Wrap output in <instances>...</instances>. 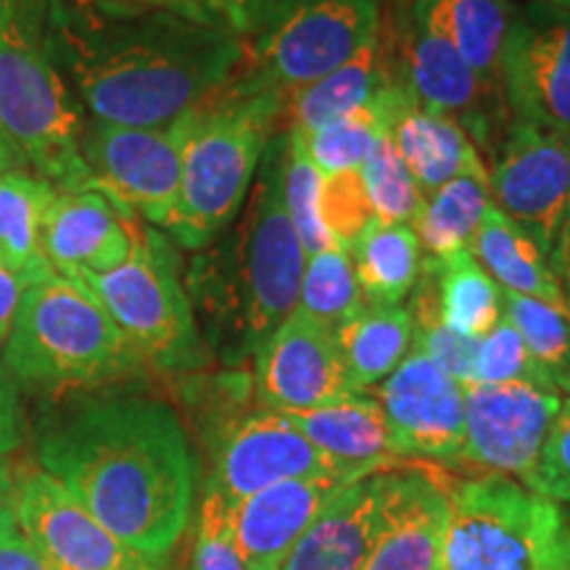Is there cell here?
<instances>
[{
    "label": "cell",
    "mask_w": 570,
    "mask_h": 570,
    "mask_svg": "<svg viewBox=\"0 0 570 570\" xmlns=\"http://www.w3.org/2000/svg\"><path fill=\"white\" fill-rule=\"evenodd\" d=\"M38 458L106 531L148 558H167L188 529L196 460L167 404H85L42 433Z\"/></svg>",
    "instance_id": "1"
},
{
    "label": "cell",
    "mask_w": 570,
    "mask_h": 570,
    "mask_svg": "<svg viewBox=\"0 0 570 570\" xmlns=\"http://www.w3.org/2000/svg\"><path fill=\"white\" fill-rule=\"evenodd\" d=\"M51 59L98 122L159 127L217 96L244 63V40L167 11L127 21L53 13Z\"/></svg>",
    "instance_id": "2"
},
{
    "label": "cell",
    "mask_w": 570,
    "mask_h": 570,
    "mask_svg": "<svg viewBox=\"0 0 570 570\" xmlns=\"http://www.w3.org/2000/svg\"><path fill=\"white\" fill-rule=\"evenodd\" d=\"M3 365L17 386L61 394L125 381L146 362L80 277L53 273L21 296Z\"/></svg>",
    "instance_id": "3"
},
{
    "label": "cell",
    "mask_w": 570,
    "mask_h": 570,
    "mask_svg": "<svg viewBox=\"0 0 570 570\" xmlns=\"http://www.w3.org/2000/svg\"><path fill=\"white\" fill-rule=\"evenodd\" d=\"M281 119L283 96L235 80L190 111L180 194L167 225L177 244L204 248L233 223Z\"/></svg>",
    "instance_id": "4"
},
{
    "label": "cell",
    "mask_w": 570,
    "mask_h": 570,
    "mask_svg": "<svg viewBox=\"0 0 570 570\" xmlns=\"http://www.w3.org/2000/svg\"><path fill=\"white\" fill-rule=\"evenodd\" d=\"M0 135L19 164L59 190H96L85 125L24 0H0Z\"/></svg>",
    "instance_id": "5"
},
{
    "label": "cell",
    "mask_w": 570,
    "mask_h": 570,
    "mask_svg": "<svg viewBox=\"0 0 570 570\" xmlns=\"http://www.w3.org/2000/svg\"><path fill=\"white\" fill-rule=\"evenodd\" d=\"M446 494L439 570H570V520L558 502L504 475Z\"/></svg>",
    "instance_id": "6"
},
{
    "label": "cell",
    "mask_w": 570,
    "mask_h": 570,
    "mask_svg": "<svg viewBox=\"0 0 570 570\" xmlns=\"http://www.w3.org/2000/svg\"><path fill=\"white\" fill-rule=\"evenodd\" d=\"M381 30L377 0H256L233 80L285 98L352 61Z\"/></svg>",
    "instance_id": "7"
},
{
    "label": "cell",
    "mask_w": 570,
    "mask_h": 570,
    "mask_svg": "<svg viewBox=\"0 0 570 570\" xmlns=\"http://www.w3.org/2000/svg\"><path fill=\"white\" fill-rule=\"evenodd\" d=\"M142 362L159 370H194L206 360L194 306L167 240L142 225L130 259L109 273L82 275Z\"/></svg>",
    "instance_id": "8"
},
{
    "label": "cell",
    "mask_w": 570,
    "mask_h": 570,
    "mask_svg": "<svg viewBox=\"0 0 570 570\" xmlns=\"http://www.w3.org/2000/svg\"><path fill=\"white\" fill-rule=\"evenodd\" d=\"M285 148L288 135L267 142L252 185L244 219L240 285H244V348L256 352L291 312H296L306 252L285 204Z\"/></svg>",
    "instance_id": "9"
},
{
    "label": "cell",
    "mask_w": 570,
    "mask_h": 570,
    "mask_svg": "<svg viewBox=\"0 0 570 570\" xmlns=\"http://www.w3.org/2000/svg\"><path fill=\"white\" fill-rule=\"evenodd\" d=\"M188 122L190 111L159 127H127L96 119L82 138V156L96 190L148 225L167 230L180 194Z\"/></svg>",
    "instance_id": "10"
},
{
    "label": "cell",
    "mask_w": 570,
    "mask_h": 570,
    "mask_svg": "<svg viewBox=\"0 0 570 570\" xmlns=\"http://www.w3.org/2000/svg\"><path fill=\"white\" fill-rule=\"evenodd\" d=\"M499 90L515 122L570 142V11L533 0L512 13Z\"/></svg>",
    "instance_id": "11"
},
{
    "label": "cell",
    "mask_w": 570,
    "mask_h": 570,
    "mask_svg": "<svg viewBox=\"0 0 570 570\" xmlns=\"http://www.w3.org/2000/svg\"><path fill=\"white\" fill-rule=\"evenodd\" d=\"M13 512L51 570H161L106 531L88 510L42 468H24L13 479Z\"/></svg>",
    "instance_id": "12"
},
{
    "label": "cell",
    "mask_w": 570,
    "mask_h": 570,
    "mask_svg": "<svg viewBox=\"0 0 570 570\" xmlns=\"http://www.w3.org/2000/svg\"><path fill=\"white\" fill-rule=\"evenodd\" d=\"M462 462L529 487L562 394L531 383H468Z\"/></svg>",
    "instance_id": "13"
},
{
    "label": "cell",
    "mask_w": 570,
    "mask_h": 570,
    "mask_svg": "<svg viewBox=\"0 0 570 570\" xmlns=\"http://www.w3.org/2000/svg\"><path fill=\"white\" fill-rule=\"evenodd\" d=\"M489 180L491 204L550 259L570 206V142L515 122Z\"/></svg>",
    "instance_id": "14"
},
{
    "label": "cell",
    "mask_w": 570,
    "mask_h": 570,
    "mask_svg": "<svg viewBox=\"0 0 570 570\" xmlns=\"http://www.w3.org/2000/svg\"><path fill=\"white\" fill-rule=\"evenodd\" d=\"M323 475L365 479L320 452L283 412L259 410L238 420L225 433L206 489L217 491L227 504H235L275 483Z\"/></svg>",
    "instance_id": "15"
},
{
    "label": "cell",
    "mask_w": 570,
    "mask_h": 570,
    "mask_svg": "<svg viewBox=\"0 0 570 570\" xmlns=\"http://www.w3.org/2000/svg\"><path fill=\"white\" fill-rule=\"evenodd\" d=\"M386 412L399 458L460 460L465 446V391L458 377L412 344L386 381L373 389Z\"/></svg>",
    "instance_id": "16"
},
{
    "label": "cell",
    "mask_w": 570,
    "mask_h": 570,
    "mask_svg": "<svg viewBox=\"0 0 570 570\" xmlns=\"http://www.w3.org/2000/svg\"><path fill=\"white\" fill-rule=\"evenodd\" d=\"M256 394L265 410L294 415L352 394L336 336L296 309L256 346Z\"/></svg>",
    "instance_id": "17"
},
{
    "label": "cell",
    "mask_w": 570,
    "mask_h": 570,
    "mask_svg": "<svg viewBox=\"0 0 570 570\" xmlns=\"http://www.w3.org/2000/svg\"><path fill=\"white\" fill-rule=\"evenodd\" d=\"M399 473L381 470L338 491L277 570H365L394 512Z\"/></svg>",
    "instance_id": "18"
},
{
    "label": "cell",
    "mask_w": 570,
    "mask_h": 570,
    "mask_svg": "<svg viewBox=\"0 0 570 570\" xmlns=\"http://www.w3.org/2000/svg\"><path fill=\"white\" fill-rule=\"evenodd\" d=\"M142 225L101 190H59L48 206L42 252L59 275L109 273L130 259Z\"/></svg>",
    "instance_id": "19"
},
{
    "label": "cell",
    "mask_w": 570,
    "mask_h": 570,
    "mask_svg": "<svg viewBox=\"0 0 570 570\" xmlns=\"http://www.w3.org/2000/svg\"><path fill=\"white\" fill-rule=\"evenodd\" d=\"M354 479L323 475L267 487L230 504L233 537L248 570H277L291 547Z\"/></svg>",
    "instance_id": "20"
},
{
    "label": "cell",
    "mask_w": 570,
    "mask_h": 570,
    "mask_svg": "<svg viewBox=\"0 0 570 570\" xmlns=\"http://www.w3.org/2000/svg\"><path fill=\"white\" fill-rule=\"evenodd\" d=\"M373 106L383 132L394 142L423 196L483 161L462 122L446 114L423 109L399 77L375 98Z\"/></svg>",
    "instance_id": "21"
},
{
    "label": "cell",
    "mask_w": 570,
    "mask_h": 570,
    "mask_svg": "<svg viewBox=\"0 0 570 570\" xmlns=\"http://www.w3.org/2000/svg\"><path fill=\"white\" fill-rule=\"evenodd\" d=\"M396 38V56L391 61L410 96L428 111L446 114L452 119L468 117L470 122L487 92L462 56L425 24L415 3L399 21Z\"/></svg>",
    "instance_id": "22"
},
{
    "label": "cell",
    "mask_w": 570,
    "mask_h": 570,
    "mask_svg": "<svg viewBox=\"0 0 570 570\" xmlns=\"http://www.w3.org/2000/svg\"><path fill=\"white\" fill-rule=\"evenodd\" d=\"M285 417L320 452L354 473H381L399 460L386 412L367 394H348L325 407L294 412Z\"/></svg>",
    "instance_id": "23"
},
{
    "label": "cell",
    "mask_w": 570,
    "mask_h": 570,
    "mask_svg": "<svg viewBox=\"0 0 570 570\" xmlns=\"http://www.w3.org/2000/svg\"><path fill=\"white\" fill-rule=\"evenodd\" d=\"M394 61L386 51L383 30L373 42H367L352 61L341 63L331 75L291 90L283 98L285 132L306 138L333 119L346 117L356 109H365L394 82Z\"/></svg>",
    "instance_id": "24"
},
{
    "label": "cell",
    "mask_w": 570,
    "mask_h": 570,
    "mask_svg": "<svg viewBox=\"0 0 570 570\" xmlns=\"http://www.w3.org/2000/svg\"><path fill=\"white\" fill-rule=\"evenodd\" d=\"M446 489L423 473H399L394 512L365 570H439Z\"/></svg>",
    "instance_id": "25"
},
{
    "label": "cell",
    "mask_w": 570,
    "mask_h": 570,
    "mask_svg": "<svg viewBox=\"0 0 570 570\" xmlns=\"http://www.w3.org/2000/svg\"><path fill=\"white\" fill-rule=\"evenodd\" d=\"M417 13L473 69L483 92L499 90L512 13L510 0H415Z\"/></svg>",
    "instance_id": "26"
},
{
    "label": "cell",
    "mask_w": 570,
    "mask_h": 570,
    "mask_svg": "<svg viewBox=\"0 0 570 570\" xmlns=\"http://www.w3.org/2000/svg\"><path fill=\"white\" fill-rule=\"evenodd\" d=\"M352 394H367L402 365L412 348L410 309L402 304H365L336 333Z\"/></svg>",
    "instance_id": "27"
},
{
    "label": "cell",
    "mask_w": 570,
    "mask_h": 570,
    "mask_svg": "<svg viewBox=\"0 0 570 570\" xmlns=\"http://www.w3.org/2000/svg\"><path fill=\"white\" fill-rule=\"evenodd\" d=\"M423 277L441 323L460 336L481 341L504 315L502 288L470 252L431 256Z\"/></svg>",
    "instance_id": "28"
},
{
    "label": "cell",
    "mask_w": 570,
    "mask_h": 570,
    "mask_svg": "<svg viewBox=\"0 0 570 570\" xmlns=\"http://www.w3.org/2000/svg\"><path fill=\"white\" fill-rule=\"evenodd\" d=\"M470 254L479 259V265L494 277L502 291L539 298V302L554 306H568L558 281H554L550 259L494 204L483 214L479 233L470 244Z\"/></svg>",
    "instance_id": "29"
},
{
    "label": "cell",
    "mask_w": 570,
    "mask_h": 570,
    "mask_svg": "<svg viewBox=\"0 0 570 570\" xmlns=\"http://www.w3.org/2000/svg\"><path fill=\"white\" fill-rule=\"evenodd\" d=\"M365 304H402L423 273V246L407 223H377L346 248Z\"/></svg>",
    "instance_id": "30"
},
{
    "label": "cell",
    "mask_w": 570,
    "mask_h": 570,
    "mask_svg": "<svg viewBox=\"0 0 570 570\" xmlns=\"http://www.w3.org/2000/svg\"><path fill=\"white\" fill-rule=\"evenodd\" d=\"M489 206V167L487 161H479L433 194L423 196V204L412 219L420 246L431 256L470 252V244H473Z\"/></svg>",
    "instance_id": "31"
},
{
    "label": "cell",
    "mask_w": 570,
    "mask_h": 570,
    "mask_svg": "<svg viewBox=\"0 0 570 570\" xmlns=\"http://www.w3.org/2000/svg\"><path fill=\"white\" fill-rule=\"evenodd\" d=\"M56 185L32 169L0 173V256L32 283L53 275L42 252V227Z\"/></svg>",
    "instance_id": "32"
},
{
    "label": "cell",
    "mask_w": 570,
    "mask_h": 570,
    "mask_svg": "<svg viewBox=\"0 0 570 570\" xmlns=\"http://www.w3.org/2000/svg\"><path fill=\"white\" fill-rule=\"evenodd\" d=\"M504 317L529 346L533 362L558 394L570 396V309L502 291Z\"/></svg>",
    "instance_id": "33"
},
{
    "label": "cell",
    "mask_w": 570,
    "mask_h": 570,
    "mask_svg": "<svg viewBox=\"0 0 570 570\" xmlns=\"http://www.w3.org/2000/svg\"><path fill=\"white\" fill-rule=\"evenodd\" d=\"M362 306H365V296L356 283L352 256L346 248L333 244L323 252L306 256L296 309L306 312L327 331L336 333Z\"/></svg>",
    "instance_id": "34"
},
{
    "label": "cell",
    "mask_w": 570,
    "mask_h": 570,
    "mask_svg": "<svg viewBox=\"0 0 570 570\" xmlns=\"http://www.w3.org/2000/svg\"><path fill=\"white\" fill-rule=\"evenodd\" d=\"M381 135V119H377L375 106L370 104L365 109H356L352 114H346V117L333 119V122L317 127V130L306 135V138H298V135L296 138L304 142V151L317 167V173L327 177L362 169V164H365L367 156L373 154Z\"/></svg>",
    "instance_id": "35"
},
{
    "label": "cell",
    "mask_w": 570,
    "mask_h": 570,
    "mask_svg": "<svg viewBox=\"0 0 570 570\" xmlns=\"http://www.w3.org/2000/svg\"><path fill=\"white\" fill-rule=\"evenodd\" d=\"M360 177L377 223L412 225L420 204H423V190L417 188L415 177L410 175L407 164L402 161L386 132L377 138L373 154L362 164Z\"/></svg>",
    "instance_id": "36"
},
{
    "label": "cell",
    "mask_w": 570,
    "mask_h": 570,
    "mask_svg": "<svg viewBox=\"0 0 570 570\" xmlns=\"http://www.w3.org/2000/svg\"><path fill=\"white\" fill-rule=\"evenodd\" d=\"M288 135V148H285V204H288V214L294 219L306 256H312L333 246L331 235H327L323 225V217H320V185H323V175L317 173V167L306 156L304 142L296 135Z\"/></svg>",
    "instance_id": "37"
},
{
    "label": "cell",
    "mask_w": 570,
    "mask_h": 570,
    "mask_svg": "<svg viewBox=\"0 0 570 570\" xmlns=\"http://www.w3.org/2000/svg\"><path fill=\"white\" fill-rule=\"evenodd\" d=\"M468 383H531V386L554 391L550 377L533 362L515 325L504 315L475 346Z\"/></svg>",
    "instance_id": "38"
},
{
    "label": "cell",
    "mask_w": 570,
    "mask_h": 570,
    "mask_svg": "<svg viewBox=\"0 0 570 570\" xmlns=\"http://www.w3.org/2000/svg\"><path fill=\"white\" fill-rule=\"evenodd\" d=\"M320 217L333 244L348 248L373 223L365 185H362L360 169L356 173L327 175L320 185Z\"/></svg>",
    "instance_id": "39"
},
{
    "label": "cell",
    "mask_w": 570,
    "mask_h": 570,
    "mask_svg": "<svg viewBox=\"0 0 570 570\" xmlns=\"http://www.w3.org/2000/svg\"><path fill=\"white\" fill-rule=\"evenodd\" d=\"M190 570H248L233 537L230 504L206 489L198 510V531Z\"/></svg>",
    "instance_id": "40"
},
{
    "label": "cell",
    "mask_w": 570,
    "mask_h": 570,
    "mask_svg": "<svg viewBox=\"0 0 570 570\" xmlns=\"http://www.w3.org/2000/svg\"><path fill=\"white\" fill-rule=\"evenodd\" d=\"M558 504H570V396H562L529 487Z\"/></svg>",
    "instance_id": "41"
},
{
    "label": "cell",
    "mask_w": 570,
    "mask_h": 570,
    "mask_svg": "<svg viewBox=\"0 0 570 570\" xmlns=\"http://www.w3.org/2000/svg\"><path fill=\"white\" fill-rule=\"evenodd\" d=\"M21 441L19 386L0 360V458L13 452Z\"/></svg>",
    "instance_id": "42"
},
{
    "label": "cell",
    "mask_w": 570,
    "mask_h": 570,
    "mask_svg": "<svg viewBox=\"0 0 570 570\" xmlns=\"http://www.w3.org/2000/svg\"><path fill=\"white\" fill-rule=\"evenodd\" d=\"M30 277L21 275L19 269H13L9 262L0 256V348H3L6 338H9L21 296H24V291L30 288Z\"/></svg>",
    "instance_id": "43"
},
{
    "label": "cell",
    "mask_w": 570,
    "mask_h": 570,
    "mask_svg": "<svg viewBox=\"0 0 570 570\" xmlns=\"http://www.w3.org/2000/svg\"><path fill=\"white\" fill-rule=\"evenodd\" d=\"M0 570H51L19 525L0 537Z\"/></svg>",
    "instance_id": "44"
},
{
    "label": "cell",
    "mask_w": 570,
    "mask_h": 570,
    "mask_svg": "<svg viewBox=\"0 0 570 570\" xmlns=\"http://www.w3.org/2000/svg\"><path fill=\"white\" fill-rule=\"evenodd\" d=\"M117 3L125 6V0H117ZM127 3L142 6V9L175 13V17H183V19H188V21H196V24L227 27L225 21L217 17V11L212 9L209 0H127ZM227 30H230V27H227Z\"/></svg>",
    "instance_id": "45"
},
{
    "label": "cell",
    "mask_w": 570,
    "mask_h": 570,
    "mask_svg": "<svg viewBox=\"0 0 570 570\" xmlns=\"http://www.w3.org/2000/svg\"><path fill=\"white\" fill-rule=\"evenodd\" d=\"M550 267L554 273V281H558L562 296H566V304L570 306V206L566 219H562L558 240H554L552 254H550Z\"/></svg>",
    "instance_id": "46"
},
{
    "label": "cell",
    "mask_w": 570,
    "mask_h": 570,
    "mask_svg": "<svg viewBox=\"0 0 570 570\" xmlns=\"http://www.w3.org/2000/svg\"><path fill=\"white\" fill-rule=\"evenodd\" d=\"M209 6L235 35H240V38H244L248 27H252L256 0H209Z\"/></svg>",
    "instance_id": "47"
},
{
    "label": "cell",
    "mask_w": 570,
    "mask_h": 570,
    "mask_svg": "<svg viewBox=\"0 0 570 570\" xmlns=\"http://www.w3.org/2000/svg\"><path fill=\"white\" fill-rule=\"evenodd\" d=\"M17 529V512H13V475L9 462L0 458V537Z\"/></svg>",
    "instance_id": "48"
},
{
    "label": "cell",
    "mask_w": 570,
    "mask_h": 570,
    "mask_svg": "<svg viewBox=\"0 0 570 570\" xmlns=\"http://www.w3.org/2000/svg\"><path fill=\"white\" fill-rule=\"evenodd\" d=\"M17 156H13V151L9 148V142L3 140V135H0V169H11L17 167Z\"/></svg>",
    "instance_id": "49"
},
{
    "label": "cell",
    "mask_w": 570,
    "mask_h": 570,
    "mask_svg": "<svg viewBox=\"0 0 570 570\" xmlns=\"http://www.w3.org/2000/svg\"><path fill=\"white\" fill-rule=\"evenodd\" d=\"M98 6H101V9H104L106 13H119V11H125V6H119L117 0H98Z\"/></svg>",
    "instance_id": "50"
},
{
    "label": "cell",
    "mask_w": 570,
    "mask_h": 570,
    "mask_svg": "<svg viewBox=\"0 0 570 570\" xmlns=\"http://www.w3.org/2000/svg\"><path fill=\"white\" fill-rule=\"evenodd\" d=\"M544 3L560 6V9H566V11H570V0H544Z\"/></svg>",
    "instance_id": "51"
},
{
    "label": "cell",
    "mask_w": 570,
    "mask_h": 570,
    "mask_svg": "<svg viewBox=\"0 0 570 570\" xmlns=\"http://www.w3.org/2000/svg\"><path fill=\"white\" fill-rule=\"evenodd\" d=\"M0 173H3V169H0Z\"/></svg>",
    "instance_id": "52"
}]
</instances>
